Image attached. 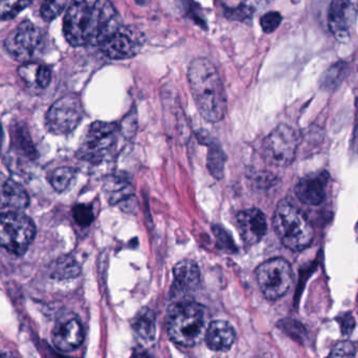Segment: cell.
Instances as JSON below:
<instances>
[{
	"label": "cell",
	"mask_w": 358,
	"mask_h": 358,
	"mask_svg": "<svg viewBox=\"0 0 358 358\" xmlns=\"http://www.w3.org/2000/svg\"><path fill=\"white\" fill-rule=\"evenodd\" d=\"M174 283L180 290H193L200 283V269L192 260H182L174 266Z\"/></svg>",
	"instance_id": "19"
},
{
	"label": "cell",
	"mask_w": 358,
	"mask_h": 358,
	"mask_svg": "<svg viewBox=\"0 0 358 358\" xmlns=\"http://www.w3.org/2000/svg\"><path fill=\"white\" fill-rule=\"evenodd\" d=\"M41 31L31 21H22L4 41L10 57L20 62H31L41 46Z\"/></svg>",
	"instance_id": "11"
},
{
	"label": "cell",
	"mask_w": 358,
	"mask_h": 358,
	"mask_svg": "<svg viewBox=\"0 0 358 358\" xmlns=\"http://www.w3.org/2000/svg\"><path fill=\"white\" fill-rule=\"evenodd\" d=\"M132 358H152L149 357L146 353H136Z\"/></svg>",
	"instance_id": "35"
},
{
	"label": "cell",
	"mask_w": 358,
	"mask_h": 358,
	"mask_svg": "<svg viewBox=\"0 0 358 358\" xmlns=\"http://www.w3.org/2000/svg\"><path fill=\"white\" fill-rule=\"evenodd\" d=\"M29 197L22 185L0 173V210L18 212L29 206Z\"/></svg>",
	"instance_id": "16"
},
{
	"label": "cell",
	"mask_w": 358,
	"mask_h": 358,
	"mask_svg": "<svg viewBox=\"0 0 358 358\" xmlns=\"http://www.w3.org/2000/svg\"><path fill=\"white\" fill-rule=\"evenodd\" d=\"M357 348L351 342H341L332 349L327 358H355Z\"/></svg>",
	"instance_id": "31"
},
{
	"label": "cell",
	"mask_w": 358,
	"mask_h": 358,
	"mask_svg": "<svg viewBox=\"0 0 358 358\" xmlns=\"http://www.w3.org/2000/svg\"><path fill=\"white\" fill-rule=\"evenodd\" d=\"M52 343L61 351L79 348L84 341V330L77 317H66L56 324L52 330Z\"/></svg>",
	"instance_id": "14"
},
{
	"label": "cell",
	"mask_w": 358,
	"mask_h": 358,
	"mask_svg": "<svg viewBox=\"0 0 358 358\" xmlns=\"http://www.w3.org/2000/svg\"><path fill=\"white\" fill-rule=\"evenodd\" d=\"M29 3L31 0H0V19L13 18Z\"/></svg>",
	"instance_id": "28"
},
{
	"label": "cell",
	"mask_w": 358,
	"mask_h": 358,
	"mask_svg": "<svg viewBox=\"0 0 358 358\" xmlns=\"http://www.w3.org/2000/svg\"><path fill=\"white\" fill-rule=\"evenodd\" d=\"M136 334L145 341H152L155 334V319L149 309H144L138 313L134 323Z\"/></svg>",
	"instance_id": "23"
},
{
	"label": "cell",
	"mask_w": 358,
	"mask_h": 358,
	"mask_svg": "<svg viewBox=\"0 0 358 358\" xmlns=\"http://www.w3.org/2000/svg\"><path fill=\"white\" fill-rule=\"evenodd\" d=\"M358 14V0H330L328 25L341 41L350 36Z\"/></svg>",
	"instance_id": "12"
},
{
	"label": "cell",
	"mask_w": 358,
	"mask_h": 358,
	"mask_svg": "<svg viewBox=\"0 0 358 358\" xmlns=\"http://www.w3.org/2000/svg\"><path fill=\"white\" fill-rule=\"evenodd\" d=\"M73 216L76 222L81 227H88L92 224L94 219V210L87 204H78L73 208Z\"/></svg>",
	"instance_id": "29"
},
{
	"label": "cell",
	"mask_w": 358,
	"mask_h": 358,
	"mask_svg": "<svg viewBox=\"0 0 358 358\" xmlns=\"http://www.w3.org/2000/svg\"><path fill=\"white\" fill-rule=\"evenodd\" d=\"M18 73L27 85L33 88H46L52 79L50 69L38 63H24L19 67Z\"/></svg>",
	"instance_id": "20"
},
{
	"label": "cell",
	"mask_w": 358,
	"mask_h": 358,
	"mask_svg": "<svg viewBox=\"0 0 358 358\" xmlns=\"http://www.w3.org/2000/svg\"><path fill=\"white\" fill-rule=\"evenodd\" d=\"M75 178V169L69 167H61L50 173L48 180L57 192H64L71 187Z\"/></svg>",
	"instance_id": "25"
},
{
	"label": "cell",
	"mask_w": 358,
	"mask_h": 358,
	"mask_svg": "<svg viewBox=\"0 0 358 358\" xmlns=\"http://www.w3.org/2000/svg\"><path fill=\"white\" fill-rule=\"evenodd\" d=\"M122 25L110 0H73L63 21V33L73 46H100Z\"/></svg>",
	"instance_id": "1"
},
{
	"label": "cell",
	"mask_w": 358,
	"mask_h": 358,
	"mask_svg": "<svg viewBox=\"0 0 358 358\" xmlns=\"http://www.w3.org/2000/svg\"><path fill=\"white\" fill-rule=\"evenodd\" d=\"M81 273L79 262L71 255L61 257L52 266V277L58 280H69L77 278Z\"/></svg>",
	"instance_id": "21"
},
{
	"label": "cell",
	"mask_w": 358,
	"mask_h": 358,
	"mask_svg": "<svg viewBox=\"0 0 358 358\" xmlns=\"http://www.w3.org/2000/svg\"><path fill=\"white\" fill-rule=\"evenodd\" d=\"M252 15V8L246 4H241L235 8H229L227 12V16L229 19L238 21H245L250 18Z\"/></svg>",
	"instance_id": "32"
},
{
	"label": "cell",
	"mask_w": 358,
	"mask_h": 358,
	"mask_svg": "<svg viewBox=\"0 0 358 358\" xmlns=\"http://www.w3.org/2000/svg\"><path fill=\"white\" fill-rule=\"evenodd\" d=\"M206 161H208V169L210 173L218 180L222 179L223 176H224L227 157H225L224 152L219 145L214 144V143L210 144Z\"/></svg>",
	"instance_id": "22"
},
{
	"label": "cell",
	"mask_w": 358,
	"mask_h": 358,
	"mask_svg": "<svg viewBox=\"0 0 358 358\" xmlns=\"http://www.w3.org/2000/svg\"><path fill=\"white\" fill-rule=\"evenodd\" d=\"M237 227L244 243L255 245L266 235L267 220L259 208H246L238 213Z\"/></svg>",
	"instance_id": "13"
},
{
	"label": "cell",
	"mask_w": 358,
	"mask_h": 358,
	"mask_svg": "<svg viewBox=\"0 0 358 358\" xmlns=\"http://www.w3.org/2000/svg\"><path fill=\"white\" fill-rule=\"evenodd\" d=\"M189 88L201 117L210 123L222 121L227 115V98L216 66L208 58L194 59L187 71Z\"/></svg>",
	"instance_id": "2"
},
{
	"label": "cell",
	"mask_w": 358,
	"mask_h": 358,
	"mask_svg": "<svg viewBox=\"0 0 358 358\" xmlns=\"http://www.w3.org/2000/svg\"><path fill=\"white\" fill-rule=\"evenodd\" d=\"M69 0H44L40 8V14L46 22L54 20L64 10Z\"/></svg>",
	"instance_id": "27"
},
{
	"label": "cell",
	"mask_w": 358,
	"mask_h": 358,
	"mask_svg": "<svg viewBox=\"0 0 358 358\" xmlns=\"http://www.w3.org/2000/svg\"><path fill=\"white\" fill-rule=\"evenodd\" d=\"M256 277L261 292L271 301L285 296L294 283L292 266L283 258L269 259L259 265Z\"/></svg>",
	"instance_id": "7"
},
{
	"label": "cell",
	"mask_w": 358,
	"mask_h": 358,
	"mask_svg": "<svg viewBox=\"0 0 358 358\" xmlns=\"http://www.w3.org/2000/svg\"><path fill=\"white\" fill-rule=\"evenodd\" d=\"M348 71V65L345 62L332 65L322 78L321 85L324 90H334L344 81Z\"/></svg>",
	"instance_id": "24"
},
{
	"label": "cell",
	"mask_w": 358,
	"mask_h": 358,
	"mask_svg": "<svg viewBox=\"0 0 358 358\" xmlns=\"http://www.w3.org/2000/svg\"><path fill=\"white\" fill-rule=\"evenodd\" d=\"M329 176L327 172L309 174L296 183V197L303 203L308 206H319L326 198V187H327Z\"/></svg>",
	"instance_id": "15"
},
{
	"label": "cell",
	"mask_w": 358,
	"mask_h": 358,
	"mask_svg": "<svg viewBox=\"0 0 358 358\" xmlns=\"http://www.w3.org/2000/svg\"><path fill=\"white\" fill-rule=\"evenodd\" d=\"M273 229L288 250L301 252L311 245L315 229L306 216L287 200L278 204L273 215Z\"/></svg>",
	"instance_id": "3"
},
{
	"label": "cell",
	"mask_w": 358,
	"mask_h": 358,
	"mask_svg": "<svg viewBox=\"0 0 358 358\" xmlns=\"http://www.w3.org/2000/svg\"><path fill=\"white\" fill-rule=\"evenodd\" d=\"M214 233L215 235H216L217 240H218L219 242H221V245H223L224 248H234L233 244H229L231 239H229V236L225 234V231H223L222 229H220V227H215Z\"/></svg>",
	"instance_id": "33"
},
{
	"label": "cell",
	"mask_w": 358,
	"mask_h": 358,
	"mask_svg": "<svg viewBox=\"0 0 358 358\" xmlns=\"http://www.w3.org/2000/svg\"><path fill=\"white\" fill-rule=\"evenodd\" d=\"M104 189L111 206H119L122 210H132L136 197L134 187L127 179L121 176H109L105 181Z\"/></svg>",
	"instance_id": "17"
},
{
	"label": "cell",
	"mask_w": 358,
	"mask_h": 358,
	"mask_svg": "<svg viewBox=\"0 0 358 358\" xmlns=\"http://www.w3.org/2000/svg\"><path fill=\"white\" fill-rule=\"evenodd\" d=\"M167 331L179 346H195L206 336V309L195 302L173 305L168 315Z\"/></svg>",
	"instance_id": "4"
},
{
	"label": "cell",
	"mask_w": 358,
	"mask_h": 358,
	"mask_svg": "<svg viewBox=\"0 0 358 358\" xmlns=\"http://www.w3.org/2000/svg\"><path fill=\"white\" fill-rule=\"evenodd\" d=\"M0 358H17L13 353L1 352L0 353Z\"/></svg>",
	"instance_id": "34"
},
{
	"label": "cell",
	"mask_w": 358,
	"mask_h": 358,
	"mask_svg": "<svg viewBox=\"0 0 358 358\" xmlns=\"http://www.w3.org/2000/svg\"><path fill=\"white\" fill-rule=\"evenodd\" d=\"M146 42L144 34L134 25H122L99 48L113 60H126L138 54Z\"/></svg>",
	"instance_id": "10"
},
{
	"label": "cell",
	"mask_w": 358,
	"mask_h": 358,
	"mask_svg": "<svg viewBox=\"0 0 358 358\" xmlns=\"http://www.w3.org/2000/svg\"><path fill=\"white\" fill-rule=\"evenodd\" d=\"M204 336L206 345L213 351L229 350L236 341L235 330L225 321L212 322Z\"/></svg>",
	"instance_id": "18"
},
{
	"label": "cell",
	"mask_w": 358,
	"mask_h": 358,
	"mask_svg": "<svg viewBox=\"0 0 358 358\" xmlns=\"http://www.w3.org/2000/svg\"><path fill=\"white\" fill-rule=\"evenodd\" d=\"M299 147V136L290 126L281 124L263 142L265 161L275 167H287L294 163Z\"/></svg>",
	"instance_id": "8"
},
{
	"label": "cell",
	"mask_w": 358,
	"mask_h": 358,
	"mask_svg": "<svg viewBox=\"0 0 358 358\" xmlns=\"http://www.w3.org/2000/svg\"><path fill=\"white\" fill-rule=\"evenodd\" d=\"M36 235L33 220L19 212L0 215V246L12 254L21 256L27 252Z\"/></svg>",
	"instance_id": "6"
},
{
	"label": "cell",
	"mask_w": 358,
	"mask_h": 358,
	"mask_svg": "<svg viewBox=\"0 0 358 358\" xmlns=\"http://www.w3.org/2000/svg\"><path fill=\"white\" fill-rule=\"evenodd\" d=\"M120 128L117 124L96 121L86 130L78 157L90 164H100L108 159L117 144Z\"/></svg>",
	"instance_id": "5"
},
{
	"label": "cell",
	"mask_w": 358,
	"mask_h": 358,
	"mask_svg": "<svg viewBox=\"0 0 358 358\" xmlns=\"http://www.w3.org/2000/svg\"><path fill=\"white\" fill-rule=\"evenodd\" d=\"M83 115V105L79 96L67 94L56 101L46 113V127L52 134L65 136L79 126Z\"/></svg>",
	"instance_id": "9"
},
{
	"label": "cell",
	"mask_w": 358,
	"mask_h": 358,
	"mask_svg": "<svg viewBox=\"0 0 358 358\" xmlns=\"http://www.w3.org/2000/svg\"><path fill=\"white\" fill-rule=\"evenodd\" d=\"M13 142L18 150L24 153L29 159H34L36 157L35 148H34L33 143L29 138V132L25 128L16 127L13 134Z\"/></svg>",
	"instance_id": "26"
},
{
	"label": "cell",
	"mask_w": 358,
	"mask_h": 358,
	"mask_svg": "<svg viewBox=\"0 0 358 358\" xmlns=\"http://www.w3.org/2000/svg\"><path fill=\"white\" fill-rule=\"evenodd\" d=\"M282 15L278 12H268L263 15L260 19L261 27L263 31L266 34L273 33L282 22Z\"/></svg>",
	"instance_id": "30"
}]
</instances>
